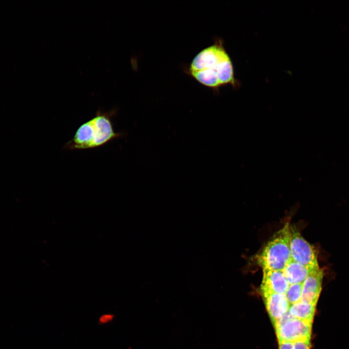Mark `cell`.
<instances>
[{
	"instance_id": "4fadbf2b",
	"label": "cell",
	"mask_w": 349,
	"mask_h": 349,
	"mask_svg": "<svg viewBox=\"0 0 349 349\" xmlns=\"http://www.w3.org/2000/svg\"><path fill=\"white\" fill-rule=\"evenodd\" d=\"M279 343V349H294L293 342L290 341H280Z\"/></svg>"
},
{
	"instance_id": "9c48e42d",
	"label": "cell",
	"mask_w": 349,
	"mask_h": 349,
	"mask_svg": "<svg viewBox=\"0 0 349 349\" xmlns=\"http://www.w3.org/2000/svg\"><path fill=\"white\" fill-rule=\"evenodd\" d=\"M282 272L288 284L291 285L302 283L312 271L306 267L291 259Z\"/></svg>"
},
{
	"instance_id": "30bf717a",
	"label": "cell",
	"mask_w": 349,
	"mask_h": 349,
	"mask_svg": "<svg viewBox=\"0 0 349 349\" xmlns=\"http://www.w3.org/2000/svg\"><path fill=\"white\" fill-rule=\"evenodd\" d=\"M316 304L299 301L290 305L288 311L294 317L313 322Z\"/></svg>"
},
{
	"instance_id": "8992f818",
	"label": "cell",
	"mask_w": 349,
	"mask_h": 349,
	"mask_svg": "<svg viewBox=\"0 0 349 349\" xmlns=\"http://www.w3.org/2000/svg\"><path fill=\"white\" fill-rule=\"evenodd\" d=\"M264 302L271 322H276L288 311L290 304L285 294L261 292Z\"/></svg>"
},
{
	"instance_id": "5b68a950",
	"label": "cell",
	"mask_w": 349,
	"mask_h": 349,
	"mask_svg": "<svg viewBox=\"0 0 349 349\" xmlns=\"http://www.w3.org/2000/svg\"><path fill=\"white\" fill-rule=\"evenodd\" d=\"M312 323L293 317L275 328L278 342L310 339Z\"/></svg>"
},
{
	"instance_id": "52a82bcc",
	"label": "cell",
	"mask_w": 349,
	"mask_h": 349,
	"mask_svg": "<svg viewBox=\"0 0 349 349\" xmlns=\"http://www.w3.org/2000/svg\"><path fill=\"white\" fill-rule=\"evenodd\" d=\"M324 276L323 269L311 272L302 283L300 301L317 304L322 289Z\"/></svg>"
},
{
	"instance_id": "3957f363",
	"label": "cell",
	"mask_w": 349,
	"mask_h": 349,
	"mask_svg": "<svg viewBox=\"0 0 349 349\" xmlns=\"http://www.w3.org/2000/svg\"><path fill=\"white\" fill-rule=\"evenodd\" d=\"M290 238V226L286 222L257 255V263L262 269L283 270L291 259Z\"/></svg>"
},
{
	"instance_id": "7a4b0ae2",
	"label": "cell",
	"mask_w": 349,
	"mask_h": 349,
	"mask_svg": "<svg viewBox=\"0 0 349 349\" xmlns=\"http://www.w3.org/2000/svg\"><path fill=\"white\" fill-rule=\"evenodd\" d=\"M117 113L116 108L107 111L98 109L94 117L77 128L73 137L64 144L63 149L73 150L97 148L124 136V132H117L114 129L112 120Z\"/></svg>"
},
{
	"instance_id": "ba28073f",
	"label": "cell",
	"mask_w": 349,
	"mask_h": 349,
	"mask_svg": "<svg viewBox=\"0 0 349 349\" xmlns=\"http://www.w3.org/2000/svg\"><path fill=\"white\" fill-rule=\"evenodd\" d=\"M288 286L282 270L263 269L261 292L285 294Z\"/></svg>"
},
{
	"instance_id": "6da1fadb",
	"label": "cell",
	"mask_w": 349,
	"mask_h": 349,
	"mask_svg": "<svg viewBox=\"0 0 349 349\" xmlns=\"http://www.w3.org/2000/svg\"><path fill=\"white\" fill-rule=\"evenodd\" d=\"M187 71L199 83L215 91L228 84L238 85L232 62L221 39L199 52Z\"/></svg>"
},
{
	"instance_id": "8fae6325",
	"label": "cell",
	"mask_w": 349,
	"mask_h": 349,
	"mask_svg": "<svg viewBox=\"0 0 349 349\" xmlns=\"http://www.w3.org/2000/svg\"><path fill=\"white\" fill-rule=\"evenodd\" d=\"M302 283L289 285L285 295L290 305L300 301Z\"/></svg>"
},
{
	"instance_id": "277c9868",
	"label": "cell",
	"mask_w": 349,
	"mask_h": 349,
	"mask_svg": "<svg viewBox=\"0 0 349 349\" xmlns=\"http://www.w3.org/2000/svg\"><path fill=\"white\" fill-rule=\"evenodd\" d=\"M290 251L292 260L306 267L312 271L320 268L313 246L304 238L299 231L291 226Z\"/></svg>"
},
{
	"instance_id": "7c38bea8",
	"label": "cell",
	"mask_w": 349,
	"mask_h": 349,
	"mask_svg": "<svg viewBox=\"0 0 349 349\" xmlns=\"http://www.w3.org/2000/svg\"><path fill=\"white\" fill-rule=\"evenodd\" d=\"M294 349H310V339H302L293 342Z\"/></svg>"
}]
</instances>
